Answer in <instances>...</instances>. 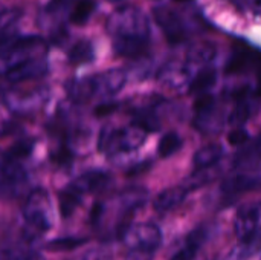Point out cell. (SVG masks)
Masks as SVG:
<instances>
[{"label": "cell", "mask_w": 261, "mask_h": 260, "mask_svg": "<svg viewBox=\"0 0 261 260\" xmlns=\"http://www.w3.org/2000/svg\"><path fill=\"white\" fill-rule=\"evenodd\" d=\"M107 31L113 37V49L121 57H141L148 46L150 25L147 15L136 6H122L107 20Z\"/></svg>", "instance_id": "cell-1"}, {"label": "cell", "mask_w": 261, "mask_h": 260, "mask_svg": "<svg viewBox=\"0 0 261 260\" xmlns=\"http://www.w3.org/2000/svg\"><path fill=\"white\" fill-rule=\"evenodd\" d=\"M24 218V238L35 239L52 227V211L49 195L43 188L32 190L23 207Z\"/></svg>", "instance_id": "cell-2"}, {"label": "cell", "mask_w": 261, "mask_h": 260, "mask_svg": "<svg viewBox=\"0 0 261 260\" xmlns=\"http://www.w3.org/2000/svg\"><path fill=\"white\" fill-rule=\"evenodd\" d=\"M145 138L147 132L136 123L119 129L106 127L99 135L98 147L104 155L116 156L119 153L133 152L139 149L145 143Z\"/></svg>", "instance_id": "cell-3"}, {"label": "cell", "mask_w": 261, "mask_h": 260, "mask_svg": "<svg viewBox=\"0 0 261 260\" xmlns=\"http://www.w3.org/2000/svg\"><path fill=\"white\" fill-rule=\"evenodd\" d=\"M46 51H47V44L40 37H35V35L17 37L8 44L2 46L3 70L28 60L44 57Z\"/></svg>", "instance_id": "cell-4"}, {"label": "cell", "mask_w": 261, "mask_h": 260, "mask_svg": "<svg viewBox=\"0 0 261 260\" xmlns=\"http://www.w3.org/2000/svg\"><path fill=\"white\" fill-rule=\"evenodd\" d=\"M124 239L130 251H142L153 254L162 244V233L158 225L147 222L132 227Z\"/></svg>", "instance_id": "cell-5"}, {"label": "cell", "mask_w": 261, "mask_h": 260, "mask_svg": "<svg viewBox=\"0 0 261 260\" xmlns=\"http://www.w3.org/2000/svg\"><path fill=\"white\" fill-rule=\"evenodd\" d=\"M194 126L205 133H216L222 130V118L217 113L214 97L202 95L194 101Z\"/></svg>", "instance_id": "cell-6"}, {"label": "cell", "mask_w": 261, "mask_h": 260, "mask_svg": "<svg viewBox=\"0 0 261 260\" xmlns=\"http://www.w3.org/2000/svg\"><path fill=\"white\" fill-rule=\"evenodd\" d=\"M153 17L171 44L182 43L187 38L185 23L176 11L170 9L168 6H156L153 8Z\"/></svg>", "instance_id": "cell-7"}, {"label": "cell", "mask_w": 261, "mask_h": 260, "mask_svg": "<svg viewBox=\"0 0 261 260\" xmlns=\"http://www.w3.org/2000/svg\"><path fill=\"white\" fill-rule=\"evenodd\" d=\"M46 72H47L46 57H40V58H34V60L18 63V64L3 70V77H5L6 81L15 84V83H23V81H28V80L40 78Z\"/></svg>", "instance_id": "cell-8"}, {"label": "cell", "mask_w": 261, "mask_h": 260, "mask_svg": "<svg viewBox=\"0 0 261 260\" xmlns=\"http://www.w3.org/2000/svg\"><path fill=\"white\" fill-rule=\"evenodd\" d=\"M261 190V175L257 173H239L229 176L222 184V195L226 199H237L243 193Z\"/></svg>", "instance_id": "cell-9"}, {"label": "cell", "mask_w": 261, "mask_h": 260, "mask_svg": "<svg viewBox=\"0 0 261 260\" xmlns=\"http://www.w3.org/2000/svg\"><path fill=\"white\" fill-rule=\"evenodd\" d=\"M258 221H260V210L255 205H246L237 211L234 221V230L242 244L249 242L260 230Z\"/></svg>", "instance_id": "cell-10"}, {"label": "cell", "mask_w": 261, "mask_h": 260, "mask_svg": "<svg viewBox=\"0 0 261 260\" xmlns=\"http://www.w3.org/2000/svg\"><path fill=\"white\" fill-rule=\"evenodd\" d=\"M26 184V172L20 162L2 159V192L3 195L18 196Z\"/></svg>", "instance_id": "cell-11"}, {"label": "cell", "mask_w": 261, "mask_h": 260, "mask_svg": "<svg viewBox=\"0 0 261 260\" xmlns=\"http://www.w3.org/2000/svg\"><path fill=\"white\" fill-rule=\"evenodd\" d=\"M93 81H95L96 95L110 97L118 93L124 87L127 81V75L122 69H110L102 74L93 75Z\"/></svg>", "instance_id": "cell-12"}, {"label": "cell", "mask_w": 261, "mask_h": 260, "mask_svg": "<svg viewBox=\"0 0 261 260\" xmlns=\"http://www.w3.org/2000/svg\"><path fill=\"white\" fill-rule=\"evenodd\" d=\"M110 182H112V176L109 173L101 172V170H90L78 176L70 185L76 188L81 195H84V193L102 192L104 188L109 187Z\"/></svg>", "instance_id": "cell-13"}, {"label": "cell", "mask_w": 261, "mask_h": 260, "mask_svg": "<svg viewBox=\"0 0 261 260\" xmlns=\"http://www.w3.org/2000/svg\"><path fill=\"white\" fill-rule=\"evenodd\" d=\"M251 69H258L261 72V54L255 51L242 49V51H236L234 55L229 58L225 72L234 75V74L248 72Z\"/></svg>", "instance_id": "cell-14"}, {"label": "cell", "mask_w": 261, "mask_h": 260, "mask_svg": "<svg viewBox=\"0 0 261 260\" xmlns=\"http://www.w3.org/2000/svg\"><path fill=\"white\" fill-rule=\"evenodd\" d=\"M158 80L162 84L170 86L173 89H177V87H182L187 83H191L190 81L188 66L184 64V63H179V61H168V63H165L161 67L159 74H158Z\"/></svg>", "instance_id": "cell-15"}, {"label": "cell", "mask_w": 261, "mask_h": 260, "mask_svg": "<svg viewBox=\"0 0 261 260\" xmlns=\"http://www.w3.org/2000/svg\"><path fill=\"white\" fill-rule=\"evenodd\" d=\"M188 187L187 185H176V187H170L165 188L164 192H161L153 202V207L156 211H170L177 208L188 196Z\"/></svg>", "instance_id": "cell-16"}, {"label": "cell", "mask_w": 261, "mask_h": 260, "mask_svg": "<svg viewBox=\"0 0 261 260\" xmlns=\"http://www.w3.org/2000/svg\"><path fill=\"white\" fill-rule=\"evenodd\" d=\"M67 95L73 103H87L96 95L93 77L78 78L67 83Z\"/></svg>", "instance_id": "cell-17"}, {"label": "cell", "mask_w": 261, "mask_h": 260, "mask_svg": "<svg viewBox=\"0 0 261 260\" xmlns=\"http://www.w3.org/2000/svg\"><path fill=\"white\" fill-rule=\"evenodd\" d=\"M223 156V149L217 144H210L199 149L193 156V166L196 170H208L214 167Z\"/></svg>", "instance_id": "cell-18"}, {"label": "cell", "mask_w": 261, "mask_h": 260, "mask_svg": "<svg viewBox=\"0 0 261 260\" xmlns=\"http://www.w3.org/2000/svg\"><path fill=\"white\" fill-rule=\"evenodd\" d=\"M81 193L73 188L72 185H67L63 192H60L58 196V208H60V215L61 218L67 219L73 215V211L76 210V207L81 204Z\"/></svg>", "instance_id": "cell-19"}, {"label": "cell", "mask_w": 261, "mask_h": 260, "mask_svg": "<svg viewBox=\"0 0 261 260\" xmlns=\"http://www.w3.org/2000/svg\"><path fill=\"white\" fill-rule=\"evenodd\" d=\"M67 58L70 64H87L93 61L95 58V51L93 46L89 40H78L72 44V48L67 52Z\"/></svg>", "instance_id": "cell-20"}, {"label": "cell", "mask_w": 261, "mask_h": 260, "mask_svg": "<svg viewBox=\"0 0 261 260\" xmlns=\"http://www.w3.org/2000/svg\"><path fill=\"white\" fill-rule=\"evenodd\" d=\"M217 81V70L213 67H203L190 83V92L197 95H205Z\"/></svg>", "instance_id": "cell-21"}, {"label": "cell", "mask_w": 261, "mask_h": 260, "mask_svg": "<svg viewBox=\"0 0 261 260\" xmlns=\"http://www.w3.org/2000/svg\"><path fill=\"white\" fill-rule=\"evenodd\" d=\"M95 8H96L95 0H76L70 9V12H69V20L73 25L83 26L89 21Z\"/></svg>", "instance_id": "cell-22"}, {"label": "cell", "mask_w": 261, "mask_h": 260, "mask_svg": "<svg viewBox=\"0 0 261 260\" xmlns=\"http://www.w3.org/2000/svg\"><path fill=\"white\" fill-rule=\"evenodd\" d=\"M216 57V48L211 43H199L188 49L187 58L190 64H206Z\"/></svg>", "instance_id": "cell-23"}, {"label": "cell", "mask_w": 261, "mask_h": 260, "mask_svg": "<svg viewBox=\"0 0 261 260\" xmlns=\"http://www.w3.org/2000/svg\"><path fill=\"white\" fill-rule=\"evenodd\" d=\"M182 144H184V141L179 136V133L168 132L161 138V141L158 144V153L161 158H168V156L174 155L182 147Z\"/></svg>", "instance_id": "cell-24"}, {"label": "cell", "mask_w": 261, "mask_h": 260, "mask_svg": "<svg viewBox=\"0 0 261 260\" xmlns=\"http://www.w3.org/2000/svg\"><path fill=\"white\" fill-rule=\"evenodd\" d=\"M32 149H34V141H31V139H20L15 144H12L3 153V159L20 162V161L26 159L32 153Z\"/></svg>", "instance_id": "cell-25"}, {"label": "cell", "mask_w": 261, "mask_h": 260, "mask_svg": "<svg viewBox=\"0 0 261 260\" xmlns=\"http://www.w3.org/2000/svg\"><path fill=\"white\" fill-rule=\"evenodd\" d=\"M87 242L86 238H73V236H69V238H60V239H55L52 242H49L46 245V248L49 251H70V250H75L81 245H84Z\"/></svg>", "instance_id": "cell-26"}, {"label": "cell", "mask_w": 261, "mask_h": 260, "mask_svg": "<svg viewBox=\"0 0 261 260\" xmlns=\"http://www.w3.org/2000/svg\"><path fill=\"white\" fill-rule=\"evenodd\" d=\"M50 159H52V162H55V164H58V166H61V167H66V166H70V164H72L73 153H72V150L69 149V146L63 143L61 146H58V147L50 153Z\"/></svg>", "instance_id": "cell-27"}, {"label": "cell", "mask_w": 261, "mask_h": 260, "mask_svg": "<svg viewBox=\"0 0 261 260\" xmlns=\"http://www.w3.org/2000/svg\"><path fill=\"white\" fill-rule=\"evenodd\" d=\"M76 0H50L47 5H46V9L44 12L49 15V17H60L61 14H64L66 11L70 12L73 3Z\"/></svg>", "instance_id": "cell-28"}, {"label": "cell", "mask_w": 261, "mask_h": 260, "mask_svg": "<svg viewBox=\"0 0 261 260\" xmlns=\"http://www.w3.org/2000/svg\"><path fill=\"white\" fill-rule=\"evenodd\" d=\"M3 98H5V103L11 104V109H12V107H20L21 103H24V95H21V93H14V95L11 93V98H8V97H3ZM28 98H29V100H26V101H28L29 107H34V106H35V100L38 101V100H41L43 97H40V92L37 90V92H32Z\"/></svg>", "instance_id": "cell-29"}, {"label": "cell", "mask_w": 261, "mask_h": 260, "mask_svg": "<svg viewBox=\"0 0 261 260\" xmlns=\"http://www.w3.org/2000/svg\"><path fill=\"white\" fill-rule=\"evenodd\" d=\"M206 239H208V230H206L205 227H199V228L193 230V231L187 236L185 242H187V244H190L191 247H194V248L200 250V247L205 244V241H206Z\"/></svg>", "instance_id": "cell-30"}, {"label": "cell", "mask_w": 261, "mask_h": 260, "mask_svg": "<svg viewBox=\"0 0 261 260\" xmlns=\"http://www.w3.org/2000/svg\"><path fill=\"white\" fill-rule=\"evenodd\" d=\"M243 247H242V254H240V259H246V257H249V256H252V254H255V253H258L261 250V228L255 233V236L249 241V242H246V244H242Z\"/></svg>", "instance_id": "cell-31"}, {"label": "cell", "mask_w": 261, "mask_h": 260, "mask_svg": "<svg viewBox=\"0 0 261 260\" xmlns=\"http://www.w3.org/2000/svg\"><path fill=\"white\" fill-rule=\"evenodd\" d=\"M249 139V135L245 129H234L228 133V143L231 146H242Z\"/></svg>", "instance_id": "cell-32"}, {"label": "cell", "mask_w": 261, "mask_h": 260, "mask_svg": "<svg viewBox=\"0 0 261 260\" xmlns=\"http://www.w3.org/2000/svg\"><path fill=\"white\" fill-rule=\"evenodd\" d=\"M197 248H194V247H191L190 244H187L185 242V245L171 257L170 260H194L196 259V254H197Z\"/></svg>", "instance_id": "cell-33"}, {"label": "cell", "mask_w": 261, "mask_h": 260, "mask_svg": "<svg viewBox=\"0 0 261 260\" xmlns=\"http://www.w3.org/2000/svg\"><path fill=\"white\" fill-rule=\"evenodd\" d=\"M251 158H258L261 159V135L257 138V141L254 143V146L243 155H240L237 158V164H242L245 159H251Z\"/></svg>", "instance_id": "cell-34"}, {"label": "cell", "mask_w": 261, "mask_h": 260, "mask_svg": "<svg viewBox=\"0 0 261 260\" xmlns=\"http://www.w3.org/2000/svg\"><path fill=\"white\" fill-rule=\"evenodd\" d=\"M118 109V103H101L98 107H95V115L96 116H107L110 113H113Z\"/></svg>", "instance_id": "cell-35"}, {"label": "cell", "mask_w": 261, "mask_h": 260, "mask_svg": "<svg viewBox=\"0 0 261 260\" xmlns=\"http://www.w3.org/2000/svg\"><path fill=\"white\" fill-rule=\"evenodd\" d=\"M150 167H151V162H150V161H142V162L133 166V167L127 172V175H128V176H138V175L145 173Z\"/></svg>", "instance_id": "cell-36"}, {"label": "cell", "mask_w": 261, "mask_h": 260, "mask_svg": "<svg viewBox=\"0 0 261 260\" xmlns=\"http://www.w3.org/2000/svg\"><path fill=\"white\" fill-rule=\"evenodd\" d=\"M83 260H109V253H106L102 250H95V251L89 253Z\"/></svg>", "instance_id": "cell-37"}, {"label": "cell", "mask_w": 261, "mask_h": 260, "mask_svg": "<svg viewBox=\"0 0 261 260\" xmlns=\"http://www.w3.org/2000/svg\"><path fill=\"white\" fill-rule=\"evenodd\" d=\"M150 253H142V251H130V254L127 256V260H151Z\"/></svg>", "instance_id": "cell-38"}, {"label": "cell", "mask_w": 261, "mask_h": 260, "mask_svg": "<svg viewBox=\"0 0 261 260\" xmlns=\"http://www.w3.org/2000/svg\"><path fill=\"white\" fill-rule=\"evenodd\" d=\"M258 93L261 95V72H260V83H258Z\"/></svg>", "instance_id": "cell-39"}, {"label": "cell", "mask_w": 261, "mask_h": 260, "mask_svg": "<svg viewBox=\"0 0 261 260\" xmlns=\"http://www.w3.org/2000/svg\"><path fill=\"white\" fill-rule=\"evenodd\" d=\"M109 2H112V3H118V2H122V0H109Z\"/></svg>", "instance_id": "cell-40"}, {"label": "cell", "mask_w": 261, "mask_h": 260, "mask_svg": "<svg viewBox=\"0 0 261 260\" xmlns=\"http://www.w3.org/2000/svg\"><path fill=\"white\" fill-rule=\"evenodd\" d=\"M176 2H190V0H176Z\"/></svg>", "instance_id": "cell-41"}]
</instances>
